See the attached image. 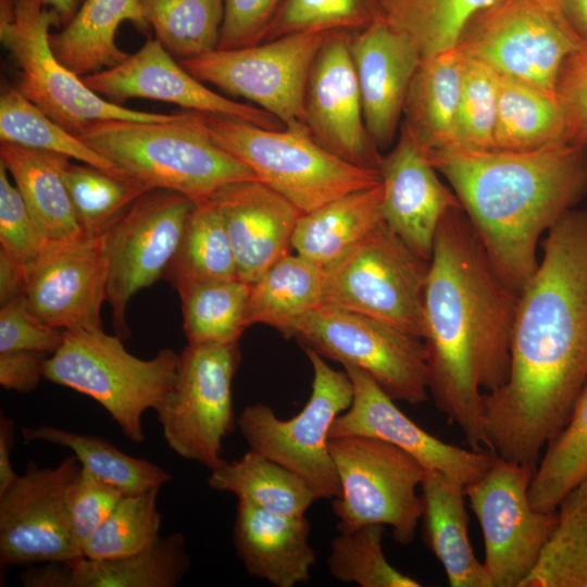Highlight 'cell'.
I'll use <instances>...</instances> for the list:
<instances>
[{"label": "cell", "mask_w": 587, "mask_h": 587, "mask_svg": "<svg viewBox=\"0 0 587 587\" xmlns=\"http://www.w3.org/2000/svg\"><path fill=\"white\" fill-rule=\"evenodd\" d=\"M82 78L92 91L114 103L129 98L151 99L268 129L284 128L268 112L230 100L205 87L176 62L157 39H148L122 63Z\"/></svg>", "instance_id": "cell-21"}, {"label": "cell", "mask_w": 587, "mask_h": 587, "mask_svg": "<svg viewBox=\"0 0 587 587\" xmlns=\"http://www.w3.org/2000/svg\"><path fill=\"white\" fill-rule=\"evenodd\" d=\"M519 294L496 273L462 208L449 211L435 236L424 290L423 340L428 390L463 432L471 449L489 452L484 394L510 371Z\"/></svg>", "instance_id": "cell-2"}, {"label": "cell", "mask_w": 587, "mask_h": 587, "mask_svg": "<svg viewBox=\"0 0 587 587\" xmlns=\"http://www.w3.org/2000/svg\"><path fill=\"white\" fill-rule=\"evenodd\" d=\"M382 201L380 183L301 214L291 237V248L326 268L383 222Z\"/></svg>", "instance_id": "cell-29"}, {"label": "cell", "mask_w": 587, "mask_h": 587, "mask_svg": "<svg viewBox=\"0 0 587 587\" xmlns=\"http://www.w3.org/2000/svg\"><path fill=\"white\" fill-rule=\"evenodd\" d=\"M22 435L28 441H45L68 448L84 469L124 495L161 488L172 479V475L159 465L132 457L98 436L51 425L23 427Z\"/></svg>", "instance_id": "cell-36"}, {"label": "cell", "mask_w": 587, "mask_h": 587, "mask_svg": "<svg viewBox=\"0 0 587 587\" xmlns=\"http://www.w3.org/2000/svg\"><path fill=\"white\" fill-rule=\"evenodd\" d=\"M235 277L236 260L220 211L211 199L195 202L163 278L177 289L190 283Z\"/></svg>", "instance_id": "cell-38"}, {"label": "cell", "mask_w": 587, "mask_h": 587, "mask_svg": "<svg viewBox=\"0 0 587 587\" xmlns=\"http://www.w3.org/2000/svg\"><path fill=\"white\" fill-rule=\"evenodd\" d=\"M147 29L140 0H84L73 18L49 41L57 59L79 77L122 63L129 54L115 42L123 22Z\"/></svg>", "instance_id": "cell-28"}, {"label": "cell", "mask_w": 587, "mask_h": 587, "mask_svg": "<svg viewBox=\"0 0 587 587\" xmlns=\"http://www.w3.org/2000/svg\"><path fill=\"white\" fill-rule=\"evenodd\" d=\"M586 46L551 0H495L470 20L457 48L502 76L555 93L563 64Z\"/></svg>", "instance_id": "cell-9"}, {"label": "cell", "mask_w": 587, "mask_h": 587, "mask_svg": "<svg viewBox=\"0 0 587 587\" xmlns=\"http://www.w3.org/2000/svg\"><path fill=\"white\" fill-rule=\"evenodd\" d=\"M179 354L175 382L154 410L168 448L211 471L223 462L224 439L237 424L232 385L239 345H187Z\"/></svg>", "instance_id": "cell-14"}, {"label": "cell", "mask_w": 587, "mask_h": 587, "mask_svg": "<svg viewBox=\"0 0 587 587\" xmlns=\"http://www.w3.org/2000/svg\"><path fill=\"white\" fill-rule=\"evenodd\" d=\"M426 155L453 188L496 273L520 294L537 270L540 236L587 191V143Z\"/></svg>", "instance_id": "cell-3"}, {"label": "cell", "mask_w": 587, "mask_h": 587, "mask_svg": "<svg viewBox=\"0 0 587 587\" xmlns=\"http://www.w3.org/2000/svg\"><path fill=\"white\" fill-rule=\"evenodd\" d=\"M74 587H175L187 575L191 561L180 533L159 536L134 554L72 561Z\"/></svg>", "instance_id": "cell-34"}, {"label": "cell", "mask_w": 587, "mask_h": 587, "mask_svg": "<svg viewBox=\"0 0 587 587\" xmlns=\"http://www.w3.org/2000/svg\"><path fill=\"white\" fill-rule=\"evenodd\" d=\"M555 93L565 112L571 138L587 143V46L563 64Z\"/></svg>", "instance_id": "cell-52"}, {"label": "cell", "mask_w": 587, "mask_h": 587, "mask_svg": "<svg viewBox=\"0 0 587 587\" xmlns=\"http://www.w3.org/2000/svg\"><path fill=\"white\" fill-rule=\"evenodd\" d=\"M348 30L329 32L308 79L305 125L310 136L336 157L378 170L382 155L365 127Z\"/></svg>", "instance_id": "cell-20"}, {"label": "cell", "mask_w": 587, "mask_h": 587, "mask_svg": "<svg viewBox=\"0 0 587 587\" xmlns=\"http://www.w3.org/2000/svg\"><path fill=\"white\" fill-rule=\"evenodd\" d=\"M20 578L25 587H74L71 562L48 561L32 564L26 566Z\"/></svg>", "instance_id": "cell-54"}, {"label": "cell", "mask_w": 587, "mask_h": 587, "mask_svg": "<svg viewBox=\"0 0 587 587\" xmlns=\"http://www.w3.org/2000/svg\"><path fill=\"white\" fill-rule=\"evenodd\" d=\"M48 241L0 161V249L28 264L40 254Z\"/></svg>", "instance_id": "cell-49"}, {"label": "cell", "mask_w": 587, "mask_h": 587, "mask_svg": "<svg viewBox=\"0 0 587 587\" xmlns=\"http://www.w3.org/2000/svg\"><path fill=\"white\" fill-rule=\"evenodd\" d=\"M573 140L557 93L500 75L494 150H534Z\"/></svg>", "instance_id": "cell-32"}, {"label": "cell", "mask_w": 587, "mask_h": 587, "mask_svg": "<svg viewBox=\"0 0 587 587\" xmlns=\"http://www.w3.org/2000/svg\"><path fill=\"white\" fill-rule=\"evenodd\" d=\"M328 33L290 34L250 47L215 49L178 62L200 82L252 101L275 116L284 128L309 133L307 85Z\"/></svg>", "instance_id": "cell-13"}, {"label": "cell", "mask_w": 587, "mask_h": 587, "mask_svg": "<svg viewBox=\"0 0 587 587\" xmlns=\"http://www.w3.org/2000/svg\"><path fill=\"white\" fill-rule=\"evenodd\" d=\"M285 336L324 359L365 371L394 400L417 404L428 398L424 340L391 324L322 303Z\"/></svg>", "instance_id": "cell-12"}, {"label": "cell", "mask_w": 587, "mask_h": 587, "mask_svg": "<svg viewBox=\"0 0 587 587\" xmlns=\"http://www.w3.org/2000/svg\"><path fill=\"white\" fill-rule=\"evenodd\" d=\"M536 469L495 457L487 472L465 486L482 527L484 566L492 587H521L557 525V512L535 510L528 488Z\"/></svg>", "instance_id": "cell-15"}, {"label": "cell", "mask_w": 587, "mask_h": 587, "mask_svg": "<svg viewBox=\"0 0 587 587\" xmlns=\"http://www.w3.org/2000/svg\"><path fill=\"white\" fill-rule=\"evenodd\" d=\"M560 13L587 43V0H551Z\"/></svg>", "instance_id": "cell-57"}, {"label": "cell", "mask_w": 587, "mask_h": 587, "mask_svg": "<svg viewBox=\"0 0 587 587\" xmlns=\"http://www.w3.org/2000/svg\"><path fill=\"white\" fill-rule=\"evenodd\" d=\"M62 177L82 233L102 236L146 191V185L132 177L109 174L88 164L66 160Z\"/></svg>", "instance_id": "cell-42"}, {"label": "cell", "mask_w": 587, "mask_h": 587, "mask_svg": "<svg viewBox=\"0 0 587 587\" xmlns=\"http://www.w3.org/2000/svg\"><path fill=\"white\" fill-rule=\"evenodd\" d=\"M302 349L313 369L311 395L303 409L282 420L267 404L254 403L241 411L237 425L250 450L302 477L319 499L337 498L340 483L328 447L329 432L350 407L353 387L345 370L333 369L311 348Z\"/></svg>", "instance_id": "cell-8"}, {"label": "cell", "mask_w": 587, "mask_h": 587, "mask_svg": "<svg viewBox=\"0 0 587 587\" xmlns=\"http://www.w3.org/2000/svg\"><path fill=\"white\" fill-rule=\"evenodd\" d=\"M547 233L519 294L509 376L484 394L490 451L533 469L587 383V210L567 211Z\"/></svg>", "instance_id": "cell-1"}, {"label": "cell", "mask_w": 587, "mask_h": 587, "mask_svg": "<svg viewBox=\"0 0 587 587\" xmlns=\"http://www.w3.org/2000/svg\"><path fill=\"white\" fill-rule=\"evenodd\" d=\"M108 265L101 237L48 241L27 264L25 301L40 323L63 330L102 328Z\"/></svg>", "instance_id": "cell-18"}, {"label": "cell", "mask_w": 587, "mask_h": 587, "mask_svg": "<svg viewBox=\"0 0 587 587\" xmlns=\"http://www.w3.org/2000/svg\"><path fill=\"white\" fill-rule=\"evenodd\" d=\"M63 340V329L47 326L30 314L25 297L0 307V352L29 350L51 355Z\"/></svg>", "instance_id": "cell-50"}, {"label": "cell", "mask_w": 587, "mask_h": 587, "mask_svg": "<svg viewBox=\"0 0 587 587\" xmlns=\"http://www.w3.org/2000/svg\"><path fill=\"white\" fill-rule=\"evenodd\" d=\"M195 202L166 189L142 193L101 237L108 265L105 301L116 335L128 338L130 299L164 277Z\"/></svg>", "instance_id": "cell-16"}, {"label": "cell", "mask_w": 587, "mask_h": 587, "mask_svg": "<svg viewBox=\"0 0 587 587\" xmlns=\"http://www.w3.org/2000/svg\"><path fill=\"white\" fill-rule=\"evenodd\" d=\"M68 159L15 143H0V161L49 241L83 235L62 177Z\"/></svg>", "instance_id": "cell-30"}, {"label": "cell", "mask_w": 587, "mask_h": 587, "mask_svg": "<svg viewBox=\"0 0 587 587\" xmlns=\"http://www.w3.org/2000/svg\"><path fill=\"white\" fill-rule=\"evenodd\" d=\"M587 473V383L563 429L546 446L532 478L528 498L541 512H554Z\"/></svg>", "instance_id": "cell-41"}, {"label": "cell", "mask_w": 587, "mask_h": 587, "mask_svg": "<svg viewBox=\"0 0 587 587\" xmlns=\"http://www.w3.org/2000/svg\"><path fill=\"white\" fill-rule=\"evenodd\" d=\"M555 512V528L521 587H587V473Z\"/></svg>", "instance_id": "cell-37"}, {"label": "cell", "mask_w": 587, "mask_h": 587, "mask_svg": "<svg viewBox=\"0 0 587 587\" xmlns=\"http://www.w3.org/2000/svg\"><path fill=\"white\" fill-rule=\"evenodd\" d=\"M179 361L180 354L170 348L140 359L103 328L64 330L61 347L46 361L45 379L92 398L125 437L141 444L142 416L173 386Z\"/></svg>", "instance_id": "cell-6"}, {"label": "cell", "mask_w": 587, "mask_h": 587, "mask_svg": "<svg viewBox=\"0 0 587 587\" xmlns=\"http://www.w3.org/2000/svg\"><path fill=\"white\" fill-rule=\"evenodd\" d=\"M79 467L74 454L53 467L29 461L25 473L0 494L2 567L72 562L83 557L66 508V490Z\"/></svg>", "instance_id": "cell-17"}, {"label": "cell", "mask_w": 587, "mask_h": 587, "mask_svg": "<svg viewBox=\"0 0 587 587\" xmlns=\"http://www.w3.org/2000/svg\"><path fill=\"white\" fill-rule=\"evenodd\" d=\"M429 261L383 221L325 268L324 302L361 313L423 339Z\"/></svg>", "instance_id": "cell-11"}, {"label": "cell", "mask_w": 587, "mask_h": 587, "mask_svg": "<svg viewBox=\"0 0 587 587\" xmlns=\"http://www.w3.org/2000/svg\"><path fill=\"white\" fill-rule=\"evenodd\" d=\"M282 1L224 0L217 49H238L260 43Z\"/></svg>", "instance_id": "cell-51"}, {"label": "cell", "mask_w": 587, "mask_h": 587, "mask_svg": "<svg viewBox=\"0 0 587 587\" xmlns=\"http://www.w3.org/2000/svg\"><path fill=\"white\" fill-rule=\"evenodd\" d=\"M50 354L20 350L0 352V385L18 394L34 391L45 378V365Z\"/></svg>", "instance_id": "cell-53"}, {"label": "cell", "mask_w": 587, "mask_h": 587, "mask_svg": "<svg viewBox=\"0 0 587 587\" xmlns=\"http://www.w3.org/2000/svg\"><path fill=\"white\" fill-rule=\"evenodd\" d=\"M124 494L82 465L66 490V508L74 541L83 554L88 538L108 517Z\"/></svg>", "instance_id": "cell-48"}, {"label": "cell", "mask_w": 587, "mask_h": 587, "mask_svg": "<svg viewBox=\"0 0 587 587\" xmlns=\"http://www.w3.org/2000/svg\"><path fill=\"white\" fill-rule=\"evenodd\" d=\"M495 0H377L378 13L407 34L422 58L457 48L470 20Z\"/></svg>", "instance_id": "cell-40"}, {"label": "cell", "mask_w": 587, "mask_h": 587, "mask_svg": "<svg viewBox=\"0 0 587 587\" xmlns=\"http://www.w3.org/2000/svg\"><path fill=\"white\" fill-rule=\"evenodd\" d=\"M208 484L235 495L238 501L288 515H304L319 499L302 477L250 449L240 459L223 460L211 470Z\"/></svg>", "instance_id": "cell-33"}, {"label": "cell", "mask_w": 587, "mask_h": 587, "mask_svg": "<svg viewBox=\"0 0 587 587\" xmlns=\"http://www.w3.org/2000/svg\"><path fill=\"white\" fill-rule=\"evenodd\" d=\"M423 539L445 569L451 587H492L469 538L465 486L425 469L421 483Z\"/></svg>", "instance_id": "cell-26"}, {"label": "cell", "mask_w": 587, "mask_h": 587, "mask_svg": "<svg viewBox=\"0 0 587 587\" xmlns=\"http://www.w3.org/2000/svg\"><path fill=\"white\" fill-rule=\"evenodd\" d=\"M27 264L0 249V307L25 297Z\"/></svg>", "instance_id": "cell-55"}, {"label": "cell", "mask_w": 587, "mask_h": 587, "mask_svg": "<svg viewBox=\"0 0 587 587\" xmlns=\"http://www.w3.org/2000/svg\"><path fill=\"white\" fill-rule=\"evenodd\" d=\"M377 14V0H283L264 39L305 32L360 30Z\"/></svg>", "instance_id": "cell-47"}, {"label": "cell", "mask_w": 587, "mask_h": 587, "mask_svg": "<svg viewBox=\"0 0 587 587\" xmlns=\"http://www.w3.org/2000/svg\"><path fill=\"white\" fill-rule=\"evenodd\" d=\"M350 51L366 130L377 149L386 148L394 139L422 54L411 37L379 13L351 36Z\"/></svg>", "instance_id": "cell-22"}, {"label": "cell", "mask_w": 587, "mask_h": 587, "mask_svg": "<svg viewBox=\"0 0 587 587\" xmlns=\"http://www.w3.org/2000/svg\"><path fill=\"white\" fill-rule=\"evenodd\" d=\"M190 112L214 143L246 164L260 182L302 214L382 183L378 170L336 157L309 133L268 129L228 116Z\"/></svg>", "instance_id": "cell-5"}, {"label": "cell", "mask_w": 587, "mask_h": 587, "mask_svg": "<svg viewBox=\"0 0 587 587\" xmlns=\"http://www.w3.org/2000/svg\"><path fill=\"white\" fill-rule=\"evenodd\" d=\"M340 495L333 501L339 533L369 524L389 525L394 539L410 544L422 516L417 487L425 467L400 448L363 436L329 438Z\"/></svg>", "instance_id": "cell-10"}, {"label": "cell", "mask_w": 587, "mask_h": 587, "mask_svg": "<svg viewBox=\"0 0 587 587\" xmlns=\"http://www.w3.org/2000/svg\"><path fill=\"white\" fill-rule=\"evenodd\" d=\"M325 268L296 253L286 254L250 285L247 327L264 324L284 336L324 302Z\"/></svg>", "instance_id": "cell-31"}, {"label": "cell", "mask_w": 587, "mask_h": 587, "mask_svg": "<svg viewBox=\"0 0 587 587\" xmlns=\"http://www.w3.org/2000/svg\"><path fill=\"white\" fill-rule=\"evenodd\" d=\"M160 488L124 495L108 517L88 538L83 557L111 560L150 546L159 536L162 516L157 509Z\"/></svg>", "instance_id": "cell-44"}, {"label": "cell", "mask_w": 587, "mask_h": 587, "mask_svg": "<svg viewBox=\"0 0 587 587\" xmlns=\"http://www.w3.org/2000/svg\"><path fill=\"white\" fill-rule=\"evenodd\" d=\"M78 137L148 188L172 190L193 202L210 199L227 184L258 179L213 142L190 111L167 122L100 121Z\"/></svg>", "instance_id": "cell-4"}, {"label": "cell", "mask_w": 587, "mask_h": 587, "mask_svg": "<svg viewBox=\"0 0 587 587\" xmlns=\"http://www.w3.org/2000/svg\"><path fill=\"white\" fill-rule=\"evenodd\" d=\"M383 221L414 252L430 261L436 232L460 202L439 180L436 168L402 127L397 145L382 157Z\"/></svg>", "instance_id": "cell-23"}, {"label": "cell", "mask_w": 587, "mask_h": 587, "mask_svg": "<svg viewBox=\"0 0 587 587\" xmlns=\"http://www.w3.org/2000/svg\"><path fill=\"white\" fill-rule=\"evenodd\" d=\"M463 63L459 48L422 58L410 83L402 127L425 154L457 146Z\"/></svg>", "instance_id": "cell-27"}, {"label": "cell", "mask_w": 587, "mask_h": 587, "mask_svg": "<svg viewBox=\"0 0 587 587\" xmlns=\"http://www.w3.org/2000/svg\"><path fill=\"white\" fill-rule=\"evenodd\" d=\"M220 211L236 260L237 276L253 284L288 254L301 212L262 182L227 184L210 198Z\"/></svg>", "instance_id": "cell-24"}, {"label": "cell", "mask_w": 587, "mask_h": 587, "mask_svg": "<svg viewBox=\"0 0 587 587\" xmlns=\"http://www.w3.org/2000/svg\"><path fill=\"white\" fill-rule=\"evenodd\" d=\"M464 55L455 148L494 150L500 74Z\"/></svg>", "instance_id": "cell-46"}, {"label": "cell", "mask_w": 587, "mask_h": 587, "mask_svg": "<svg viewBox=\"0 0 587 587\" xmlns=\"http://www.w3.org/2000/svg\"><path fill=\"white\" fill-rule=\"evenodd\" d=\"M59 16L39 0H0V40L17 70V89L75 136L108 120L167 122L177 115L132 110L92 91L63 65L50 47V27Z\"/></svg>", "instance_id": "cell-7"}, {"label": "cell", "mask_w": 587, "mask_h": 587, "mask_svg": "<svg viewBox=\"0 0 587 587\" xmlns=\"http://www.w3.org/2000/svg\"><path fill=\"white\" fill-rule=\"evenodd\" d=\"M14 445V423L7 416L0 417V494L7 490L20 476L11 463Z\"/></svg>", "instance_id": "cell-56"}, {"label": "cell", "mask_w": 587, "mask_h": 587, "mask_svg": "<svg viewBox=\"0 0 587 587\" xmlns=\"http://www.w3.org/2000/svg\"><path fill=\"white\" fill-rule=\"evenodd\" d=\"M0 139L4 142L61 154L100 168L128 176L78 136L67 132L32 103L17 87L3 85L0 92Z\"/></svg>", "instance_id": "cell-39"}, {"label": "cell", "mask_w": 587, "mask_h": 587, "mask_svg": "<svg viewBox=\"0 0 587 587\" xmlns=\"http://www.w3.org/2000/svg\"><path fill=\"white\" fill-rule=\"evenodd\" d=\"M155 39L178 60L217 49L224 0H140Z\"/></svg>", "instance_id": "cell-43"}, {"label": "cell", "mask_w": 587, "mask_h": 587, "mask_svg": "<svg viewBox=\"0 0 587 587\" xmlns=\"http://www.w3.org/2000/svg\"><path fill=\"white\" fill-rule=\"evenodd\" d=\"M187 345L238 344L246 325L250 284L238 277L190 283L177 289Z\"/></svg>", "instance_id": "cell-35"}, {"label": "cell", "mask_w": 587, "mask_h": 587, "mask_svg": "<svg viewBox=\"0 0 587 587\" xmlns=\"http://www.w3.org/2000/svg\"><path fill=\"white\" fill-rule=\"evenodd\" d=\"M304 515L268 512L238 501L233 542L248 575L275 587L308 584L316 554Z\"/></svg>", "instance_id": "cell-25"}, {"label": "cell", "mask_w": 587, "mask_h": 587, "mask_svg": "<svg viewBox=\"0 0 587 587\" xmlns=\"http://www.w3.org/2000/svg\"><path fill=\"white\" fill-rule=\"evenodd\" d=\"M84 0H39V2L48 10L53 11L60 18L61 25H66Z\"/></svg>", "instance_id": "cell-58"}, {"label": "cell", "mask_w": 587, "mask_h": 587, "mask_svg": "<svg viewBox=\"0 0 587 587\" xmlns=\"http://www.w3.org/2000/svg\"><path fill=\"white\" fill-rule=\"evenodd\" d=\"M344 370L352 383V402L334 421L329 438L363 436L384 440L425 469L437 470L464 486L479 479L490 467L496 454L438 439L407 416L365 371L353 365H344Z\"/></svg>", "instance_id": "cell-19"}, {"label": "cell", "mask_w": 587, "mask_h": 587, "mask_svg": "<svg viewBox=\"0 0 587 587\" xmlns=\"http://www.w3.org/2000/svg\"><path fill=\"white\" fill-rule=\"evenodd\" d=\"M384 526L369 524L339 533L330 542L329 574L361 587H420L422 584L392 566L383 549Z\"/></svg>", "instance_id": "cell-45"}]
</instances>
